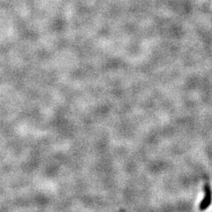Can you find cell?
<instances>
[{
  "instance_id": "cell-1",
  "label": "cell",
  "mask_w": 212,
  "mask_h": 212,
  "mask_svg": "<svg viewBox=\"0 0 212 212\" xmlns=\"http://www.w3.org/2000/svg\"><path fill=\"white\" fill-rule=\"evenodd\" d=\"M206 189V195H205V198H204V200H203V202L201 204V209H206V208L209 205V203H210V197H211V195H210V191H209V187H206L205 188Z\"/></svg>"
}]
</instances>
